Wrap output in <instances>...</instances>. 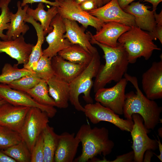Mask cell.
<instances>
[{
    "label": "cell",
    "mask_w": 162,
    "mask_h": 162,
    "mask_svg": "<svg viewBox=\"0 0 162 162\" xmlns=\"http://www.w3.org/2000/svg\"><path fill=\"white\" fill-rule=\"evenodd\" d=\"M154 40L150 32L134 26L121 35L118 42L123 45L127 53L129 63L133 64L142 57L148 60L154 50H161L154 44Z\"/></svg>",
    "instance_id": "4"
},
{
    "label": "cell",
    "mask_w": 162,
    "mask_h": 162,
    "mask_svg": "<svg viewBox=\"0 0 162 162\" xmlns=\"http://www.w3.org/2000/svg\"><path fill=\"white\" fill-rule=\"evenodd\" d=\"M134 153L133 150L127 153L118 156L115 159L110 162H131L134 161Z\"/></svg>",
    "instance_id": "36"
},
{
    "label": "cell",
    "mask_w": 162,
    "mask_h": 162,
    "mask_svg": "<svg viewBox=\"0 0 162 162\" xmlns=\"http://www.w3.org/2000/svg\"><path fill=\"white\" fill-rule=\"evenodd\" d=\"M100 64V57L98 51L92 54L89 64L69 83V101L77 110L84 112L85 110L79 100V96L81 94H84L83 98L87 104L93 103L90 95L94 84L92 79L96 76Z\"/></svg>",
    "instance_id": "5"
},
{
    "label": "cell",
    "mask_w": 162,
    "mask_h": 162,
    "mask_svg": "<svg viewBox=\"0 0 162 162\" xmlns=\"http://www.w3.org/2000/svg\"><path fill=\"white\" fill-rule=\"evenodd\" d=\"M94 2L97 8L103 5V0H94Z\"/></svg>",
    "instance_id": "46"
},
{
    "label": "cell",
    "mask_w": 162,
    "mask_h": 162,
    "mask_svg": "<svg viewBox=\"0 0 162 162\" xmlns=\"http://www.w3.org/2000/svg\"><path fill=\"white\" fill-rule=\"evenodd\" d=\"M88 12L104 23L115 22L130 27L136 26L134 16L122 9L118 0H111L104 5Z\"/></svg>",
    "instance_id": "13"
},
{
    "label": "cell",
    "mask_w": 162,
    "mask_h": 162,
    "mask_svg": "<svg viewBox=\"0 0 162 162\" xmlns=\"http://www.w3.org/2000/svg\"><path fill=\"white\" fill-rule=\"evenodd\" d=\"M6 102L5 100L3 99H0V105Z\"/></svg>",
    "instance_id": "49"
},
{
    "label": "cell",
    "mask_w": 162,
    "mask_h": 162,
    "mask_svg": "<svg viewBox=\"0 0 162 162\" xmlns=\"http://www.w3.org/2000/svg\"><path fill=\"white\" fill-rule=\"evenodd\" d=\"M157 138L158 140H156L158 144V149H159L160 153L159 155H157L155 153L154 154L157 156L161 162H162V144L158 136H157Z\"/></svg>",
    "instance_id": "44"
},
{
    "label": "cell",
    "mask_w": 162,
    "mask_h": 162,
    "mask_svg": "<svg viewBox=\"0 0 162 162\" xmlns=\"http://www.w3.org/2000/svg\"><path fill=\"white\" fill-rule=\"evenodd\" d=\"M30 107L14 106L8 102L0 105V125L20 134Z\"/></svg>",
    "instance_id": "15"
},
{
    "label": "cell",
    "mask_w": 162,
    "mask_h": 162,
    "mask_svg": "<svg viewBox=\"0 0 162 162\" xmlns=\"http://www.w3.org/2000/svg\"><path fill=\"white\" fill-rule=\"evenodd\" d=\"M88 32L90 43L98 45L102 49L105 60L104 64H100L94 82V90L95 93L112 81L117 82L120 80L126 72L129 63L127 53L122 44L118 42L114 47L105 46L94 40L92 33Z\"/></svg>",
    "instance_id": "1"
},
{
    "label": "cell",
    "mask_w": 162,
    "mask_h": 162,
    "mask_svg": "<svg viewBox=\"0 0 162 162\" xmlns=\"http://www.w3.org/2000/svg\"><path fill=\"white\" fill-rule=\"evenodd\" d=\"M111 0H103V5L109 2Z\"/></svg>",
    "instance_id": "50"
},
{
    "label": "cell",
    "mask_w": 162,
    "mask_h": 162,
    "mask_svg": "<svg viewBox=\"0 0 162 162\" xmlns=\"http://www.w3.org/2000/svg\"><path fill=\"white\" fill-rule=\"evenodd\" d=\"M0 98L14 106L38 108L50 118L54 117L57 112L54 107L40 104L26 93L13 89L7 84L0 83Z\"/></svg>",
    "instance_id": "11"
},
{
    "label": "cell",
    "mask_w": 162,
    "mask_h": 162,
    "mask_svg": "<svg viewBox=\"0 0 162 162\" xmlns=\"http://www.w3.org/2000/svg\"><path fill=\"white\" fill-rule=\"evenodd\" d=\"M51 62L54 76L69 83L87 66L66 61L58 55L52 58Z\"/></svg>",
    "instance_id": "21"
},
{
    "label": "cell",
    "mask_w": 162,
    "mask_h": 162,
    "mask_svg": "<svg viewBox=\"0 0 162 162\" xmlns=\"http://www.w3.org/2000/svg\"><path fill=\"white\" fill-rule=\"evenodd\" d=\"M26 93L40 104L56 106L54 100L49 94L48 86L45 80L41 79L37 85Z\"/></svg>",
    "instance_id": "28"
},
{
    "label": "cell",
    "mask_w": 162,
    "mask_h": 162,
    "mask_svg": "<svg viewBox=\"0 0 162 162\" xmlns=\"http://www.w3.org/2000/svg\"><path fill=\"white\" fill-rule=\"evenodd\" d=\"M128 82L125 78H122L112 87L99 89L95 93V100L116 114L119 115L123 114L125 90Z\"/></svg>",
    "instance_id": "9"
},
{
    "label": "cell",
    "mask_w": 162,
    "mask_h": 162,
    "mask_svg": "<svg viewBox=\"0 0 162 162\" xmlns=\"http://www.w3.org/2000/svg\"><path fill=\"white\" fill-rule=\"evenodd\" d=\"M142 89L146 97L154 100L162 98V60L153 62L142 75Z\"/></svg>",
    "instance_id": "14"
},
{
    "label": "cell",
    "mask_w": 162,
    "mask_h": 162,
    "mask_svg": "<svg viewBox=\"0 0 162 162\" xmlns=\"http://www.w3.org/2000/svg\"><path fill=\"white\" fill-rule=\"evenodd\" d=\"M55 2H51L47 0H22V2L21 3V6L24 7L27 4H32L34 2H41L46 4H48L52 6L58 7L59 4V2L55 0Z\"/></svg>",
    "instance_id": "38"
},
{
    "label": "cell",
    "mask_w": 162,
    "mask_h": 162,
    "mask_svg": "<svg viewBox=\"0 0 162 162\" xmlns=\"http://www.w3.org/2000/svg\"><path fill=\"white\" fill-rule=\"evenodd\" d=\"M144 2L151 3L152 5L153 10L155 11L159 4L162 1V0H143Z\"/></svg>",
    "instance_id": "45"
},
{
    "label": "cell",
    "mask_w": 162,
    "mask_h": 162,
    "mask_svg": "<svg viewBox=\"0 0 162 162\" xmlns=\"http://www.w3.org/2000/svg\"><path fill=\"white\" fill-rule=\"evenodd\" d=\"M22 140L20 134L0 125V150H4Z\"/></svg>",
    "instance_id": "31"
},
{
    "label": "cell",
    "mask_w": 162,
    "mask_h": 162,
    "mask_svg": "<svg viewBox=\"0 0 162 162\" xmlns=\"http://www.w3.org/2000/svg\"><path fill=\"white\" fill-rule=\"evenodd\" d=\"M43 3L40 2L35 9L29 7L27 10V16L32 17L36 21H39L44 29V36L50 32L52 28L50 26L52 19L58 13L56 7L52 6L47 11L44 10Z\"/></svg>",
    "instance_id": "25"
},
{
    "label": "cell",
    "mask_w": 162,
    "mask_h": 162,
    "mask_svg": "<svg viewBox=\"0 0 162 162\" xmlns=\"http://www.w3.org/2000/svg\"><path fill=\"white\" fill-rule=\"evenodd\" d=\"M24 21L32 25L35 29L38 37L36 44L32 49L28 63L23 65V68L33 71L36 69L39 60L43 55L42 46L45 40L44 29L40 24L31 17L27 16Z\"/></svg>",
    "instance_id": "24"
},
{
    "label": "cell",
    "mask_w": 162,
    "mask_h": 162,
    "mask_svg": "<svg viewBox=\"0 0 162 162\" xmlns=\"http://www.w3.org/2000/svg\"><path fill=\"white\" fill-rule=\"evenodd\" d=\"M58 55L71 62L86 66L90 63L92 57V54L77 44H71L59 52Z\"/></svg>",
    "instance_id": "26"
},
{
    "label": "cell",
    "mask_w": 162,
    "mask_h": 162,
    "mask_svg": "<svg viewBox=\"0 0 162 162\" xmlns=\"http://www.w3.org/2000/svg\"><path fill=\"white\" fill-rule=\"evenodd\" d=\"M63 20L66 30L64 37L67 39L71 44L79 45L92 54L98 51L90 43L88 32L85 33V28L80 26L75 21L66 18L63 19Z\"/></svg>",
    "instance_id": "20"
},
{
    "label": "cell",
    "mask_w": 162,
    "mask_h": 162,
    "mask_svg": "<svg viewBox=\"0 0 162 162\" xmlns=\"http://www.w3.org/2000/svg\"><path fill=\"white\" fill-rule=\"evenodd\" d=\"M124 76L128 81L131 83L136 90L135 93L132 91L125 94L123 109L124 117L132 120V114H138L142 118L146 128L149 130H154L159 123L162 122L160 118L162 107L159 106L154 101L148 99L143 94L139 87L136 77L126 73Z\"/></svg>",
    "instance_id": "2"
},
{
    "label": "cell",
    "mask_w": 162,
    "mask_h": 162,
    "mask_svg": "<svg viewBox=\"0 0 162 162\" xmlns=\"http://www.w3.org/2000/svg\"><path fill=\"white\" fill-rule=\"evenodd\" d=\"M151 34L154 40L158 39L161 44H162V26L156 25L154 31Z\"/></svg>",
    "instance_id": "39"
},
{
    "label": "cell",
    "mask_w": 162,
    "mask_h": 162,
    "mask_svg": "<svg viewBox=\"0 0 162 162\" xmlns=\"http://www.w3.org/2000/svg\"><path fill=\"white\" fill-rule=\"evenodd\" d=\"M31 162H44L43 138L42 133L37 139L31 152Z\"/></svg>",
    "instance_id": "35"
},
{
    "label": "cell",
    "mask_w": 162,
    "mask_h": 162,
    "mask_svg": "<svg viewBox=\"0 0 162 162\" xmlns=\"http://www.w3.org/2000/svg\"><path fill=\"white\" fill-rule=\"evenodd\" d=\"M154 154L152 150H147L145 152L143 162H150L151 161L152 157Z\"/></svg>",
    "instance_id": "41"
},
{
    "label": "cell",
    "mask_w": 162,
    "mask_h": 162,
    "mask_svg": "<svg viewBox=\"0 0 162 162\" xmlns=\"http://www.w3.org/2000/svg\"><path fill=\"white\" fill-rule=\"evenodd\" d=\"M2 99L1 98H0V99Z\"/></svg>",
    "instance_id": "51"
},
{
    "label": "cell",
    "mask_w": 162,
    "mask_h": 162,
    "mask_svg": "<svg viewBox=\"0 0 162 162\" xmlns=\"http://www.w3.org/2000/svg\"><path fill=\"white\" fill-rule=\"evenodd\" d=\"M18 65L17 64L12 66L9 63L5 64L0 74V83L7 84L22 77L34 74L33 71L24 68H19Z\"/></svg>",
    "instance_id": "29"
},
{
    "label": "cell",
    "mask_w": 162,
    "mask_h": 162,
    "mask_svg": "<svg viewBox=\"0 0 162 162\" xmlns=\"http://www.w3.org/2000/svg\"><path fill=\"white\" fill-rule=\"evenodd\" d=\"M154 16L156 25L162 26V11L159 14H157L156 11L154 13Z\"/></svg>",
    "instance_id": "42"
},
{
    "label": "cell",
    "mask_w": 162,
    "mask_h": 162,
    "mask_svg": "<svg viewBox=\"0 0 162 162\" xmlns=\"http://www.w3.org/2000/svg\"><path fill=\"white\" fill-rule=\"evenodd\" d=\"M135 0H118V2L120 8L123 10L125 8Z\"/></svg>",
    "instance_id": "43"
},
{
    "label": "cell",
    "mask_w": 162,
    "mask_h": 162,
    "mask_svg": "<svg viewBox=\"0 0 162 162\" xmlns=\"http://www.w3.org/2000/svg\"><path fill=\"white\" fill-rule=\"evenodd\" d=\"M41 80L33 74L22 77L7 84L13 89L26 93L37 85Z\"/></svg>",
    "instance_id": "33"
},
{
    "label": "cell",
    "mask_w": 162,
    "mask_h": 162,
    "mask_svg": "<svg viewBox=\"0 0 162 162\" xmlns=\"http://www.w3.org/2000/svg\"><path fill=\"white\" fill-rule=\"evenodd\" d=\"M76 136L82 143V149L75 162H86L98 155L105 156L111 153L114 146L109 138L108 129L104 127L92 128L89 124H83Z\"/></svg>",
    "instance_id": "3"
},
{
    "label": "cell",
    "mask_w": 162,
    "mask_h": 162,
    "mask_svg": "<svg viewBox=\"0 0 162 162\" xmlns=\"http://www.w3.org/2000/svg\"><path fill=\"white\" fill-rule=\"evenodd\" d=\"M130 27L117 22H105L95 34L92 35L93 38L105 46L116 47L118 44L119 37L129 30Z\"/></svg>",
    "instance_id": "19"
},
{
    "label": "cell",
    "mask_w": 162,
    "mask_h": 162,
    "mask_svg": "<svg viewBox=\"0 0 162 162\" xmlns=\"http://www.w3.org/2000/svg\"><path fill=\"white\" fill-rule=\"evenodd\" d=\"M80 141L74 133L65 132L59 135L54 162H72L74 160Z\"/></svg>",
    "instance_id": "17"
},
{
    "label": "cell",
    "mask_w": 162,
    "mask_h": 162,
    "mask_svg": "<svg viewBox=\"0 0 162 162\" xmlns=\"http://www.w3.org/2000/svg\"><path fill=\"white\" fill-rule=\"evenodd\" d=\"M158 135L161 138L162 137V127L159 128L158 130Z\"/></svg>",
    "instance_id": "47"
},
{
    "label": "cell",
    "mask_w": 162,
    "mask_h": 162,
    "mask_svg": "<svg viewBox=\"0 0 162 162\" xmlns=\"http://www.w3.org/2000/svg\"><path fill=\"white\" fill-rule=\"evenodd\" d=\"M11 0H0V38L3 40H7V36L3 33L4 30L8 28L10 20V13L8 5Z\"/></svg>",
    "instance_id": "34"
},
{
    "label": "cell",
    "mask_w": 162,
    "mask_h": 162,
    "mask_svg": "<svg viewBox=\"0 0 162 162\" xmlns=\"http://www.w3.org/2000/svg\"><path fill=\"white\" fill-rule=\"evenodd\" d=\"M50 95L53 99L56 106L60 109L68 107L70 97L69 83L55 76L46 81Z\"/></svg>",
    "instance_id": "22"
},
{
    "label": "cell",
    "mask_w": 162,
    "mask_h": 162,
    "mask_svg": "<svg viewBox=\"0 0 162 162\" xmlns=\"http://www.w3.org/2000/svg\"><path fill=\"white\" fill-rule=\"evenodd\" d=\"M76 4H79L82 2L86 0H73Z\"/></svg>",
    "instance_id": "48"
},
{
    "label": "cell",
    "mask_w": 162,
    "mask_h": 162,
    "mask_svg": "<svg viewBox=\"0 0 162 162\" xmlns=\"http://www.w3.org/2000/svg\"><path fill=\"white\" fill-rule=\"evenodd\" d=\"M84 107L86 116L93 124L105 121L112 123L122 131L130 132L132 129V120L120 118L118 115L99 102L87 104Z\"/></svg>",
    "instance_id": "8"
},
{
    "label": "cell",
    "mask_w": 162,
    "mask_h": 162,
    "mask_svg": "<svg viewBox=\"0 0 162 162\" xmlns=\"http://www.w3.org/2000/svg\"><path fill=\"white\" fill-rule=\"evenodd\" d=\"M34 45L26 43L23 35L14 40H0V52H5L16 60L18 65L26 64Z\"/></svg>",
    "instance_id": "16"
},
{
    "label": "cell",
    "mask_w": 162,
    "mask_h": 162,
    "mask_svg": "<svg viewBox=\"0 0 162 162\" xmlns=\"http://www.w3.org/2000/svg\"><path fill=\"white\" fill-rule=\"evenodd\" d=\"M50 26L52 29L46 37L48 46L43 51V55L52 58L71 44L67 39L64 37L66 28L63 19L58 14L52 19Z\"/></svg>",
    "instance_id": "12"
},
{
    "label": "cell",
    "mask_w": 162,
    "mask_h": 162,
    "mask_svg": "<svg viewBox=\"0 0 162 162\" xmlns=\"http://www.w3.org/2000/svg\"><path fill=\"white\" fill-rule=\"evenodd\" d=\"M132 118L134 124L130 132L133 141L131 147L134 153V162H142L145 152L158 149V144L156 139H152L148 136L149 130L145 127L142 117L134 113Z\"/></svg>",
    "instance_id": "7"
},
{
    "label": "cell",
    "mask_w": 162,
    "mask_h": 162,
    "mask_svg": "<svg viewBox=\"0 0 162 162\" xmlns=\"http://www.w3.org/2000/svg\"><path fill=\"white\" fill-rule=\"evenodd\" d=\"M0 162H16L11 158L10 157L2 151H0Z\"/></svg>",
    "instance_id": "40"
},
{
    "label": "cell",
    "mask_w": 162,
    "mask_h": 162,
    "mask_svg": "<svg viewBox=\"0 0 162 162\" xmlns=\"http://www.w3.org/2000/svg\"><path fill=\"white\" fill-rule=\"evenodd\" d=\"M57 0V1H59V0Z\"/></svg>",
    "instance_id": "52"
},
{
    "label": "cell",
    "mask_w": 162,
    "mask_h": 162,
    "mask_svg": "<svg viewBox=\"0 0 162 162\" xmlns=\"http://www.w3.org/2000/svg\"><path fill=\"white\" fill-rule=\"evenodd\" d=\"M42 134L43 138L44 162H54L59 135L55 133L53 128L48 124L43 130Z\"/></svg>",
    "instance_id": "27"
},
{
    "label": "cell",
    "mask_w": 162,
    "mask_h": 162,
    "mask_svg": "<svg viewBox=\"0 0 162 162\" xmlns=\"http://www.w3.org/2000/svg\"><path fill=\"white\" fill-rule=\"evenodd\" d=\"M47 114L36 107H30L20 133L31 153L38 137L49 122Z\"/></svg>",
    "instance_id": "6"
},
{
    "label": "cell",
    "mask_w": 162,
    "mask_h": 162,
    "mask_svg": "<svg viewBox=\"0 0 162 162\" xmlns=\"http://www.w3.org/2000/svg\"><path fill=\"white\" fill-rule=\"evenodd\" d=\"M1 151L16 162H31V153L22 140L19 143Z\"/></svg>",
    "instance_id": "30"
},
{
    "label": "cell",
    "mask_w": 162,
    "mask_h": 162,
    "mask_svg": "<svg viewBox=\"0 0 162 162\" xmlns=\"http://www.w3.org/2000/svg\"><path fill=\"white\" fill-rule=\"evenodd\" d=\"M83 10L88 12L96 8L94 0H86L79 4Z\"/></svg>",
    "instance_id": "37"
},
{
    "label": "cell",
    "mask_w": 162,
    "mask_h": 162,
    "mask_svg": "<svg viewBox=\"0 0 162 162\" xmlns=\"http://www.w3.org/2000/svg\"><path fill=\"white\" fill-rule=\"evenodd\" d=\"M148 8L138 1L132 2L123 10L134 16L136 26L152 34L155 29L156 23L154 14V11L148 10Z\"/></svg>",
    "instance_id": "18"
},
{
    "label": "cell",
    "mask_w": 162,
    "mask_h": 162,
    "mask_svg": "<svg viewBox=\"0 0 162 162\" xmlns=\"http://www.w3.org/2000/svg\"><path fill=\"white\" fill-rule=\"evenodd\" d=\"M57 7L58 13L62 18L77 21L85 28L89 26L98 31L104 23L100 20L82 10L73 0H60Z\"/></svg>",
    "instance_id": "10"
},
{
    "label": "cell",
    "mask_w": 162,
    "mask_h": 162,
    "mask_svg": "<svg viewBox=\"0 0 162 162\" xmlns=\"http://www.w3.org/2000/svg\"><path fill=\"white\" fill-rule=\"evenodd\" d=\"M19 1L17 2L18 10L15 14L10 13V22L6 33L7 40H14L18 38L21 34L24 35L29 29V26L24 21L27 16V10L28 5L26 4L23 9Z\"/></svg>",
    "instance_id": "23"
},
{
    "label": "cell",
    "mask_w": 162,
    "mask_h": 162,
    "mask_svg": "<svg viewBox=\"0 0 162 162\" xmlns=\"http://www.w3.org/2000/svg\"><path fill=\"white\" fill-rule=\"evenodd\" d=\"M52 58L42 55L39 60L33 71L36 76L46 81L54 76L51 62Z\"/></svg>",
    "instance_id": "32"
}]
</instances>
